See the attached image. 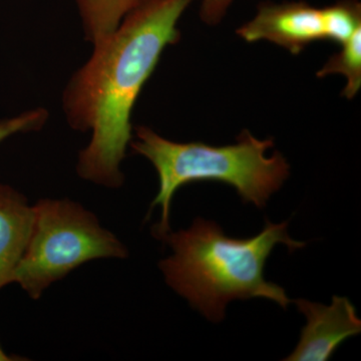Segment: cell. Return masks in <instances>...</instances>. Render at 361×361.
<instances>
[{"label": "cell", "instance_id": "cell-1", "mask_svg": "<svg viewBox=\"0 0 361 361\" xmlns=\"http://www.w3.org/2000/svg\"><path fill=\"white\" fill-rule=\"evenodd\" d=\"M193 0H142L115 32L94 44L92 58L73 75L65 109L73 129L92 132L80 154L82 179L118 189L121 163L132 142V111L161 52L180 39L177 23Z\"/></svg>", "mask_w": 361, "mask_h": 361}, {"label": "cell", "instance_id": "cell-2", "mask_svg": "<svg viewBox=\"0 0 361 361\" xmlns=\"http://www.w3.org/2000/svg\"><path fill=\"white\" fill-rule=\"evenodd\" d=\"M287 228V221L266 220L258 235L238 239L225 235L214 221L197 218L189 229L170 231L161 239L173 254L159 267L166 283L213 322L224 319L228 303L236 299H269L286 310L292 300L282 287L265 279L264 267L278 244L289 252L306 245L292 239Z\"/></svg>", "mask_w": 361, "mask_h": 361}, {"label": "cell", "instance_id": "cell-3", "mask_svg": "<svg viewBox=\"0 0 361 361\" xmlns=\"http://www.w3.org/2000/svg\"><path fill=\"white\" fill-rule=\"evenodd\" d=\"M130 146L148 159L159 176V192L151 209L161 207L160 222L153 235L163 239L171 231V205L176 192L194 182H220L236 190L244 203L261 209L283 186L290 166L279 152L266 155L272 139L259 140L244 130L236 144L215 147L201 142H176L147 127L135 129Z\"/></svg>", "mask_w": 361, "mask_h": 361}, {"label": "cell", "instance_id": "cell-4", "mask_svg": "<svg viewBox=\"0 0 361 361\" xmlns=\"http://www.w3.org/2000/svg\"><path fill=\"white\" fill-rule=\"evenodd\" d=\"M33 208L32 235L13 282L33 300L85 263L129 256L120 239L77 202L42 199Z\"/></svg>", "mask_w": 361, "mask_h": 361}, {"label": "cell", "instance_id": "cell-5", "mask_svg": "<svg viewBox=\"0 0 361 361\" xmlns=\"http://www.w3.org/2000/svg\"><path fill=\"white\" fill-rule=\"evenodd\" d=\"M237 35L247 42L269 40L298 54L311 42L326 39V11L301 1L263 4Z\"/></svg>", "mask_w": 361, "mask_h": 361}, {"label": "cell", "instance_id": "cell-6", "mask_svg": "<svg viewBox=\"0 0 361 361\" xmlns=\"http://www.w3.org/2000/svg\"><path fill=\"white\" fill-rule=\"evenodd\" d=\"M306 317L300 339L286 361H327L346 339L361 331L355 306L346 297L334 295L329 306L305 299L293 301Z\"/></svg>", "mask_w": 361, "mask_h": 361}, {"label": "cell", "instance_id": "cell-7", "mask_svg": "<svg viewBox=\"0 0 361 361\" xmlns=\"http://www.w3.org/2000/svg\"><path fill=\"white\" fill-rule=\"evenodd\" d=\"M35 208L18 190L0 184V290L13 282L32 235Z\"/></svg>", "mask_w": 361, "mask_h": 361}, {"label": "cell", "instance_id": "cell-8", "mask_svg": "<svg viewBox=\"0 0 361 361\" xmlns=\"http://www.w3.org/2000/svg\"><path fill=\"white\" fill-rule=\"evenodd\" d=\"M142 0H77L87 39L92 44L110 35Z\"/></svg>", "mask_w": 361, "mask_h": 361}, {"label": "cell", "instance_id": "cell-9", "mask_svg": "<svg viewBox=\"0 0 361 361\" xmlns=\"http://www.w3.org/2000/svg\"><path fill=\"white\" fill-rule=\"evenodd\" d=\"M341 45V51L329 59L318 71L317 77H326L334 73L343 75L348 84L342 94L348 99H353L361 87V27Z\"/></svg>", "mask_w": 361, "mask_h": 361}, {"label": "cell", "instance_id": "cell-10", "mask_svg": "<svg viewBox=\"0 0 361 361\" xmlns=\"http://www.w3.org/2000/svg\"><path fill=\"white\" fill-rule=\"evenodd\" d=\"M326 39L343 44L361 27V6L357 0H342L325 7Z\"/></svg>", "mask_w": 361, "mask_h": 361}, {"label": "cell", "instance_id": "cell-11", "mask_svg": "<svg viewBox=\"0 0 361 361\" xmlns=\"http://www.w3.org/2000/svg\"><path fill=\"white\" fill-rule=\"evenodd\" d=\"M47 118V111L37 109L11 118H0V144L18 133L42 129Z\"/></svg>", "mask_w": 361, "mask_h": 361}, {"label": "cell", "instance_id": "cell-12", "mask_svg": "<svg viewBox=\"0 0 361 361\" xmlns=\"http://www.w3.org/2000/svg\"><path fill=\"white\" fill-rule=\"evenodd\" d=\"M234 0H202V20L210 25L219 23Z\"/></svg>", "mask_w": 361, "mask_h": 361}, {"label": "cell", "instance_id": "cell-13", "mask_svg": "<svg viewBox=\"0 0 361 361\" xmlns=\"http://www.w3.org/2000/svg\"><path fill=\"white\" fill-rule=\"evenodd\" d=\"M25 360V358H20V356L7 355L6 351L0 345V361Z\"/></svg>", "mask_w": 361, "mask_h": 361}]
</instances>
